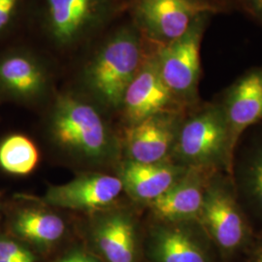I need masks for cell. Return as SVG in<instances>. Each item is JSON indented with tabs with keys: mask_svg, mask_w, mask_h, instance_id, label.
<instances>
[{
	"mask_svg": "<svg viewBox=\"0 0 262 262\" xmlns=\"http://www.w3.org/2000/svg\"><path fill=\"white\" fill-rule=\"evenodd\" d=\"M51 131L60 146L88 159L103 158L109 150V134L101 115L74 95L56 99Z\"/></svg>",
	"mask_w": 262,
	"mask_h": 262,
	"instance_id": "2",
	"label": "cell"
},
{
	"mask_svg": "<svg viewBox=\"0 0 262 262\" xmlns=\"http://www.w3.org/2000/svg\"><path fill=\"white\" fill-rule=\"evenodd\" d=\"M39 152L34 143L24 135H12L0 145V166L14 175H28L37 165Z\"/></svg>",
	"mask_w": 262,
	"mask_h": 262,
	"instance_id": "18",
	"label": "cell"
},
{
	"mask_svg": "<svg viewBox=\"0 0 262 262\" xmlns=\"http://www.w3.org/2000/svg\"><path fill=\"white\" fill-rule=\"evenodd\" d=\"M14 229L26 240L40 245H50L62 237L66 224L59 215L54 213L26 209L16 215Z\"/></svg>",
	"mask_w": 262,
	"mask_h": 262,
	"instance_id": "17",
	"label": "cell"
},
{
	"mask_svg": "<svg viewBox=\"0 0 262 262\" xmlns=\"http://www.w3.org/2000/svg\"><path fill=\"white\" fill-rule=\"evenodd\" d=\"M0 260L12 262H34V256L19 244L0 239Z\"/></svg>",
	"mask_w": 262,
	"mask_h": 262,
	"instance_id": "20",
	"label": "cell"
},
{
	"mask_svg": "<svg viewBox=\"0 0 262 262\" xmlns=\"http://www.w3.org/2000/svg\"><path fill=\"white\" fill-rule=\"evenodd\" d=\"M94 234L96 244L108 262H134L136 233L128 215L114 214L104 217Z\"/></svg>",
	"mask_w": 262,
	"mask_h": 262,
	"instance_id": "15",
	"label": "cell"
},
{
	"mask_svg": "<svg viewBox=\"0 0 262 262\" xmlns=\"http://www.w3.org/2000/svg\"><path fill=\"white\" fill-rule=\"evenodd\" d=\"M223 108L233 154L236 142L244 131L262 120V67L246 72L230 86Z\"/></svg>",
	"mask_w": 262,
	"mask_h": 262,
	"instance_id": "11",
	"label": "cell"
},
{
	"mask_svg": "<svg viewBox=\"0 0 262 262\" xmlns=\"http://www.w3.org/2000/svg\"><path fill=\"white\" fill-rule=\"evenodd\" d=\"M0 262H12V261H7V260H0Z\"/></svg>",
	"mask_w": 262,
	"mask_h": 262,
	"instance_id": "26",
	"label": "cell"
},
{
	"mask_svg": "<svg viewBox=\"0 0 262 262\" xmlns=\"http://www.w3.org/2000/svg\"><path fill=\"white\" fill-rule=\"evenodd\" d=\"M176 149L190 168L230 163V133L223 106L208 105L190 117L179 130Z\"/></svg>",
	"mask_w": 262,
	"mask_h": 262,
	"instance_id": "3",
	"label": "cell"
},
{
	"mask_svg": "<svg viewBox=\"0 0 262 262\" xmlns=\"http://www.w3.org/2000/svg\"><path fill=\"white\" fill-rule=\"evenodd\" d=\"M221 10L207 0H134L138 30L159 47L183 36L200 16Z\"/></svg>",
	"mask_w": 262,
	"mask_h": 262,
	"instance_id": "5",
	"label": "cell"
},
{
	"mask_svg": "<svg viewBox=\"0 0 262 262\" xmlns=\"http://www.w3.org/2000/svg\"><path fill=\"white\" fill-rule=\"evenodd\" d=\"M198 219L219 248L231 253L247 236V225L231 189L221 182L207 186Z\"/></svg>",
	"mask_w": 262,
	"mask_h": 262,
	"instance_id": "7",
	"label": "cell"
},
{
	"mask_svg": "<svg viewBox=\"0 0 262 262\" xmlns=\"http://www.w3.org/2000/svg\"><path fill=\"white\" fill-rule=\"evenodd\" d=\"M115 3L116 0H44V28L57 46H74L103 25Z\"/></svg>",
	"mask_w": 262,
	"mask_h": 262,
	"instance_id": "6",
	"label": "cell"
},
{
	"mask_svg": "<svg viewBox=\"0 0 262 262\" xmlns=\"http://www.w3.org/2000/svg\"><path fill=\"white\" fill-rule=\"evenodd\" d=\"M178 102L162 79L154 53L145 57L124 93L122 105L132 125L159 114L173 112V107Z\"/></svg>",
	"mask_w": 262,
	"mask_h": 262,
	"instance_id": "8",
	"label": "cell"
},
{
	"mask_svg": "<svg viewBox=\"0 0 262 262\" xmlns=\"http://www.w3.org/2000/svg\"><path fill=\"white\" fill-rule=\"evenodd\" d=\"M240 3L249 14L262 24V0H240Z\"/></svg>",
	"mask_w": 262,
	"mask_h": 262,
	"instance_id": "22",
	"label": "cell"
},
{
	"mask_svg": "<svg viewBox=\"0 0 262 262\" xmlns=\"http://www.w3.org/2000/svg\"><path fill=\"white\" fill-rule=\"evenodd\" d=\"M187 171L186 167L163 161L141 163L129 160L123 165L120 179L123 188L133 198L151 202L178 182Z\"/></svg>",
	"mask_w": 262,
	"mask_h": 262,
	"instance_id": "13",
	"label": "cell"
},
{
	"mask_svg": "<svg viewBox=\"0 0 262 262\" xmlns=\"http://www.w3.org/2000/svg\"><path fill=\"white\" fill-rule=\"evenodd\" d=\"M208 2H210L211 4L215 5L216 8L219 9L224 10L225 7H230L232 4L239 2L240 3V0H207Z\"/></svg>",
	"mask_w": 262,
	"mask_h": 262,
	"instance_id": "24",
	"label": "cell"
},
{
	"mask_svg": "<svg viewBox=\"0 0 262 262\" xmlns=\"http://www.w3.org/2000/svg\"><path fill=\"white\" fill-rule=\"evenodd\" d=\"M256 262H262V253L259 254V256L257 257V260Z\"/></svg>",
	"mask_w": 262,
	"mask_h": 262,
	"instance_id": "25",
	"label": "cell"
},
{
	"mask_svg": "<svg viewBox=\"0 0 262 262\" xmlns=\"http://www.w3.org/2000/svg\"><path fill=\"white\" fill-rule=\"evenodd\" d=\"M157 262H209L203 245L189 231L177 226H161L152 235Z\"/></svg>",
	"mask_w": 262,
	"mask_h": 262,
	"instance_id": "16",
	"label": "cell"
},
{
	"mask_svg": "<svg viewBox=\"0 0 262 262\" xmlns=\"http://www.w3.org/2000/svg\"><path fill=\"white\" fill-rule=\"evenodd\" d=\"M122 189V180L118 177L91 174L49 187L43 202L57 208L92 211L111 205Z\"/></svg>",
	"mask_w": 262,
	"mask_h": 262,
	"instance_id": "9",
	"label": "cell"
},
{
	"mask_svg": "<svg viewBox=\"0 0 262 262\" xmlns=\"http://www.w3.org/2000/svg\"><path fill=\"white\" fill-rule=\"evenodd\" d=\"M55 262H99L93 255L84 252H73Z\"/></svg>",
	"mask_w": 262,
	"mask_h": 262,
	"instance_id": "23",
	"label": "cell"
},
{
	"mask_svg": "<svg viewBox=\"0 0 262 262\" xmlns=\"http://www.w3.org/2000/svg\"><path fill=\"white\" fill-rule=\"evenodd\" d=\"M48 84L46 68L28 54H13L0 60V86L24 99L44 94Z\"/></svg>",
	"mask_w": 262,
	"mask_h": 262,
	"instance_id": "14",
	"label": "cell"
},
{
	"mask_svg": "<svg viewBox=\"0 0 262 262\" xmlns=\"http://www.w3.org/2000/svg\"><path fill=\"white\" fill-rule=\"evenodd\" d=\"M19 0H0V32L8 26Z\"/></svg>",
	"mask_w": 262,
	"mask_h": 262,
	"instance_id": "21",
	"label": "cell"
},
{
	"mask_svg": "<svg viewBox=\"0 0 262 262\" xmlns=\"http://www.w3.org/2000/svg\"><path fill=\"white\" fill-rule=\"evenodd\" d=\"M202 169H187V173L150 203L154 213L167 223L198 219L206 187L200 175Z\"/></svg>",
	"mask_w": 262,
	"mask_h": 262,
	"instance_id": "12",
	"label": "cell"
},
{
	"mask_svg": "<svg viewBox=\"0 0 262 262\" xmlns=\"http://www.w3.org/2000/svg\"><path fill=\"white\" fill-rule=\"evenodd\" d=\"M177 116L162 113L132 124L126 132L130 160L141 163L162 162L177 139Z\"/></svg>",
	"mask_w": 262,
	"mask_h": 262,
	"instance_id": "10",
	"label": "cell"
},
{
	"mask_svg": "<svg viewBox=\"0 0 262 262\" xmlns=\"http://www.w3.org/2000/svg\"><path fill=\"white\" fill-rule=\"evenodd\" d=\"M211 15L200 16L183 36L156 52L162 79L179 101L192 102L196 98L201 42Z\"/></svg>",
	"mask_w": 262,
	"mask_h": 262,
	"instance_id": "4",
	"label": "cell"
},
{
	"mask_svg": "<svg viewBox=\"0 0 262 262\" xmlns=\"http://www.w3.org/2000/svg\"><path fill=\"white\" fill-rule=\"evenodd\" d=\"M244 183L248 198L262 214V143L249 161Z\"/></svg>",
	"mask_w": 262,
	"mask_h": 262,
	"instance_id": "19",
	"label": "cell"
},
{
	"mask_svg": "<svg viewBox=\"0 0 262 262\" xmlns=\"http://www.w3.org/2000/svg\"><path fill=\"white\" fill-rule=\"evenodd\" d=\"M145 57L138 28H122L96 51L85 66L84 81L102 103L118 107Z\"/></svg>",
	"mask_w": 262,
	"mask_h": 262,
	"instance_id": "1",
	"label": "cell"
}]
</instances>
